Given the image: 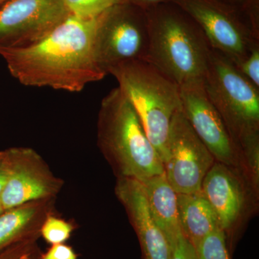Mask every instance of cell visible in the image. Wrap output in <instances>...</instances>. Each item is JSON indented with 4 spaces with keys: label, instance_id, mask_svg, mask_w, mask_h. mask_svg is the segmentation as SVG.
<instances>
[{
    "label": "cell",
    "instance_id": "1",
    "mask_svg": "<svg viewBox=\"0 0 259 259\" xmlns=\"http://www.w3.org/2000/svg\"><path fill=\"white\" fill-rule=\"evenodd\" d=\"M99 17L70 15L36 44L24 48H0L10 74L25 86L82 91L106 74L95 60Z\"/></svg>",
    "mask_w": 259,
    "mask_h": 259
},
{
    "label": "cell",
    "instance_id": "2",
    "mask_svg": "<svg viewBox=\"0 0 259 259\" xmlns=\"http://www.w3.org/2000/svg\"><path fill=\"white\" fill-rule=\"evenodd\" d=\"M145 10L149 41L144 61L180 87L203 81L212 49L198 25L174 3Z\"/></svg>",
    "mask_w": 259,
    "mask_h": 259
},
{
    "label": "cell",
    "instance_id": "3",
    "mask_svg": "<svg viewBox=\"0 0 259 259\" xmlns=\"http://www.w3.org/2000/svg\"><path fill=\"white\" fill-rule=\"evenodd\" d=\"M97 146L118 179L141 182L164 172L131 102L119 88L104 97L97 119Z\"/></svg>",
    "mask_w": 259,
    "mask_h": 259
},
{
    "label": "cell",
    "instance_id": "4",
    "mask_svg": "<svg viewBox=\"0 0 259 259\" xmlns=\"http://www.w3.org/2000/svg\"><path fill=\"white\" fill-rule=\"evenodd\" d=\"M203 85L234 141L241 166L259 163V89L226 56L212 50Z\"/></svg>",
    "mask_w": 259,
    "mask_h": 259
},
{
    "label": "cell",
    "instance_id": "5",
    "mask_svg": "<svg viewBox=\"0 0 259 259\" xmlns=\"http://www.w3.org/2000/svg\"><path fill=\"white\" fill-rule=\"evenodd\" d=\"M108 74L132 104L163 163L172 118L182 109L180 87L144 60L117 65Z\"/></svg>",
    "mask_w": 259,
    "mask_h": 259
},
{
    "label": "cell",
    "instance_id": "6",
    "mask_svg": "<svg viewBox=\"0 0 259 259\" xmlns=\"http://www.w3.org/2000/svg\"><path fill=\"white\" fill-rule=\"evenodd\" d=\"M201 193L214 209L231 253L245 225L258 212L259 190L241 170L215 161Z\"/></svg>",
    "mask_w": 259,
    "mask_h": 259
},
{
    "label": "cell",
    "instance_id": "7",
    "mask_svg": "<svg viewBox=\"0 0 259 259\" xmlns=\"http://www.w3.org/2000/svg\"><path fill=\"white\" fill-rule=\"evenodd\" d=\"M148 41L146 10L129 3H119L99 17L94 44L95 60L108 74L109 69L117 65L145 60Z\"/></svg>",
    "mask_w": 259,
    "mask_h": 259
},
{
    "label": "cell",
    "instance_id": "8",
    "mask_svg": "<svg viewBox=\"0 0 259 259\" xmlns=\"http://www.w3.org/2000/svg\"><path fill=\"white\" fill-rule=\"evenodd\" d=\"M193 19L213 50L221 53L236 66L259 46L239 6L221 0H175Z\"/></svg>",
    "mask_w": 259,
    "mask_h": 259
},
{
    "label": "cell",
    "instance_id": "9",
    "mask_svg": "<svg viewBox=\"0 0 259 259\" xmlns=\"http://www.w3.org/2000/svg\"><path fill=\"white\" fill-rule=\"evenodd\" d=\"M215 159L195 134L182 109L172 118L163 168L177 194L200 193Z\"/></svg>",
    "mask_w": 259,
    "mask_h": 259
},
{
    "label": "cell",
    "instance_id": "10",
    "mask_svg": "<svg viewBox=\"0 0 259 259\" xmlns=\"http://www.w3.org/2000/svg\"><path fill=\"white\" fill-rule=\"evenodd\" d=\"M70 15L64 0H9L0 6V48L36 44Z\"/></svg>",
    "mask_w": 259,
    "mask_h": 259
},
{
    "label": "cell",
    "instance_id": "11",
    "mask_svg": "<svg viewBox=\"0 0 259 259\" xmlns=\"http://www.w3.org/2000/svg\"><path fill=\"white\" fill-rule=\"evenodd\" d=\"M10 176L0 202L4 210L32 201L56 199L64 185L44 158L28 147L8 148Z\"/></svg>",
    "mask_w": 259,
    "mask_h": 259
},
{
    "label": "cell",
    "instance_id": "12",
    "mask_svg": "<svg viewBox=\"0 0 259 259\" xmlns=\"http://www.w3.org/2000/svg\"><path fill=\"white\" fill-rule=\"evenodd\" d=\"M180 95L182 111L215 161L241 171L238 148L222 117L209 100L203 81L182 85Z\"/></svg>",
    "mask_w": 259,
    "mask_h": 259
},
{
    "label": "cell",
    "instance_id": "13",
    "mask_svg": "<svg viewBox=\"0 0 259 259\" xmlns=\"http://www.w3.org/2000/svg\"><path fill=\"white\" fill-rule=\"evenodd\" d=\"M115 194L139 239L142 259L171 258V246L153 219L141 182L118 179Z\"/></svg>",
    "mask_w": 259,
    "mask_h": 259
},
{
    "label": "cell",
    "instance_id": "14",
    "mask_svg": "<svg viewBox=\"0 0 259 259\" xmlns=\"http://www.w3.org/2000/svg\"><path fill=\"white\" fill-rule=\"evenodd\" d=\"M56 199L32 201L0 214V253L32 237H40L46 218L55 212Z\"/></svg>",
    "mask_w": 259,
    "mask_h": 259
},
{
    "label": "cell",
    "instance_id": "15",
    "mask_svg": "<svg viewBox=\"0 0 259 259\" xmlns=\"http://www.w3.org/2000/svg\"><path fill=\"white\" fill-rule=\"evenodd\" d=\"M155 222L164 233L170 246L182 233L179 220L177 193L164 172L141 182Z\"/></svg>",
    "mask_w": 259,
    "mask_h": 259
},
{
    "label": "cell",
    "instance_id": "16",
    "mask_svg": "<svg viewBox=\"0 0 259 259\" xmlns=\"http://www.w3.org/2000/svg\"><path fill=\"white\" fill-rule=\"evenodd\" d=\"M177 203L181 230L195 249L207 234L221 229L214 209L201 192L177 194Z\"/></svg>",
    "mask_w": 259,
    "mask_h": 259
},
{
    "label": "cell",
    "instance_id": "17",
    "mask_svg": "<svg viewBox=\"0 0 259 259\" xmlns=\"http://www.w3.org/2000/svg\"><path fill=\"white\" fill-rule=\"evenodd\" d=\"M76 229L74 223L51 214L44 221L40 236L49 245L65 243Z\"/></svg>",
    "mask_w": 259,
    "mask_h": 259
},
{
    "label": "cell",
    "instance_id": "18",
    "mask_svg": "<svg viewBox=\"0 0 259 259\" xmlns=\"http://www.w3.org/2000/svg\"><path fill=\"white\" fill-rule=\"evenodd\" d=\"M197 259H231L225 233L221 229L211 232L196 248Z\"/></svg>",
    "mask_w": 259,
    "mask_h": 259
},
{
    "label": "cell",
    "instance_id": "19",
    "mask_svg": "<svg viewBox=\"0 0 259 259\" xmlns=\"http://www.w3.org/2000/svg\"><path fill=\"white\" fill-rule=\"evenodd\" d=\"M71 15L81 18L100 16L112 7L122 3V0H64Z\"/></svg>",
    "mask_w": 259,
    "mask_h": 259
},
{
    "label": "cell",
    "instance_id": "20",
    "mask_svg": "<svg viewBox=\"0 0 259 259\" xmlns=\"http://www.w3.org/2000/svg\"><path fill=\"white\" fill-rule=\"evenodd\" d=\"M40 237H32L12 245L0 253V259H40Z\"/></svg>",
    "mask_w": 259,
    "mask_h": 259
},
{
    "label": "cell",
    "instance_id": "21",
    "mask_svg": "<svg viewBox=\"0 0 259 259\" xmlns=\"http://www.w3.org/2000/svg\"><path fill=\"white\" fill-rule=\"evenodd\" d=\"M236 67L248 81L259 89V46L253 48L249 56Z\"/></svg>",
    "mask_w": 259,
    "mask_h": 259
},
{
    "label": "cell",
    "instance_id": "22",
    "mask_svg": "<svg viewBox=\"0 0 259 259\" xmlns=\"http://www.w3.org/2000/svg\"><path fill=\"white\" fill-rule=\"evenodd\" d=\"M171 248L170 259H197L195 248L184 236L182 232L171 243Z\"/></svg>",
    "mask_w": 259,
    "mask_h": 259
},
{
    "label": "cell",
    "instance_id": "23",
    "mask_svg": "<svg viewBox=\"0 0 259 259\" xmlns=\"http://www.w3.org/2000/svg\"><path fill=\"white\" fill-rule=\"evenodd\" d=\"M239 7L253 35L259 40V0H246Z\"/></svg>",
    "mask_w": 259,
    "mask_h": 259
},
{
    "label": "cell",
    "instance_id": "24",
    "mask_svg": "<svg viewBox=\"0 0 259 259\" xmlns=\"http://www.w3.org/2000/svg\"><path fill=\"white\" fill-rule=\"evenodd\" d=\"M40 259H79L74 248L65 243L51 245L46 252H42Z\"/></svg>",
    "mask_w": 259,
    "mask_h": 259
},
{
    "label": "cell",
    "instance_id": "25",
    "mask_svg": "<svg viewBox=\"0 0 259 259\" xmlns=\"http://www.w3.org/2000/svg\"><path fill=\"white\" fill-rule=\"evenodd\" d=\"M10 158L8 148L0 151V195L10 176Z\"/></svg>",
    "mask_w": 259,
    "mask_h": 259
},
{
    "label": "cell",
    "instance_id": "26",
    "mask_svg": "<svg viewBox=\"0 0 259 259\" xmlns=\"http://www.w3.org/2000/svg\"><path fill=\"white\" fill-rule=\"evenodd\" d=\"M175 0H122V3H129L141 9L147 10L164 3H173Z\"/></svg>",
    "mask_w": 259,
    "mask_h": 259
},
{
    "label": "cell",
    "instance_id": "27",
    "mask_svg": "<svg viewBox=\"0 0 259 259\" xmlns=\"http://www.w3.org/2000/svg\"><path fill=\"white\" fill-rule=\"evenodd\" d=\"M221 1L224 2L228 4L235 5V6H241L246 0H221Z\"/></svg>",
    "mask_w": 259,
    "mask_h": 259
},
{
    "label": "cell",
    "instance_id": "28",
    "mask_svg": "<svg viewBox=\"0 0 259 259\" xmlns=\"http://www.w3.org/2000/svg\"><path fill=\"white\" fill-rule=\"evenodd\" d=\"M8 1H9V0H0V6L3 4H5V3H7Z\"/></svg>",
    "mask_w": 259,
    "mask_h": 259
},
{
    "label": "cell",
    "instance_id": "29",
    "mask_svg": "<svg viewBox=\"0 0 259 259\" xmlns=\"http://www.w3.org/2000/svg\"><path fill=\"white\" fill-rule=\"evenodd\" d=\"M4 209H3V206H2L1 202H0V214L4 212Z\"/></svg>",
    "mask_w": 259,
    "mask_h": 259
}]
</instances>
